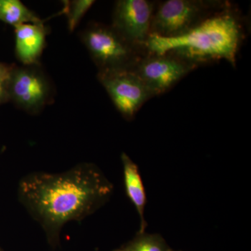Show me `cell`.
Here are the masks:
<instances>
[{
  "mask_svg": "<svg viewBox=\"0 0 251 251\" xmlns=\"http://www.w3.org/2000/svg\"><path fill=\"white\" fill-rule=\"evenodd\" d=\"M94 2V0H75L66 3L64 12L67 16L69 31L75 30L81 19Z\"/></svg>",
  "mask_w": 251,
  "mask_h": 251,
  "instance_id": "obj_13",
  "label": "cell"
},
{
  "mask_svg": "<svg viewBox=\"0 0 251 251\" xmlns=\"http://www.w3.org/2000/svg\"><path fill=\"white\" fill-rule=\"evenodd\" d=\"M196 68L171 52H146L131 69L154 97L171 90Z\"/></svg>",
  "mask_w": 251,
  "mask_h": 251,
  "instance_id": "obj_5",
  "label": "cell"
},
{
  "mask_svg": "<svg viewBox=\"0 0 251 251\" xmlns=\"http://www.w3.org/2000/svg\"><path fill=\"white\" fill-rule=\"evenodd\" d=\"M121 159L123 164L126 193L139 214V232H145L148 226L145 219V207L147 204V196L143 180L140 176L139 168L138 165L135 164L126 153H122Z\"/></svg>",
  "mask_w": 251,
  "mask_h": 251,
  "instance_id": "obj_10",
  "label": "cell"
},
{
  "mask_svg": "<svg viewBox=\"0 0 251 251\" xmlns=\"http://www.w3.org/2000/svg\"><path fill=\"white\" fill-rule=\"evenodd\" d=\"M81 39L99 72L131 69L146 53L127 42L111 25H90L81 33Z\"/></svg>",
  "mask_w": 251,
  "mask_h": 251,
  "instance_id": "obj_4",
  "label": "cell"
},
{
  "mask_svg": "<svg viewBox=\"0 0 251 251\" xmlns=\"http://www.w3.org/2000/svg\"><path fill=\"white\" fill-rule=\"evenodd\" d=\"M124 251L122 250L121 248H120V249H116V250H114V251Z\"/></svg>",
  "mask_w": 251,
  "mask_h": 251,
  "instance_id": "obj_16",
  "label": "cell"
},
{
  "mask_svg": "<svg viewBox=\"0 0 251 251\" xmlns=\"http://www.w3.org/2000/svg\"><path fill=\"white\" fill-rule=\"evenodd\" d=\"M9 75H9L0 76V100L4 98L7 92L9 93V92H7L6 90V87H8V80H9Z\"/></svg>",
  "mask_w": 251,
  "mask_h": 251,
  "instance_id": "obj_14",
  "label": "cell"
},
{
  "mask_svg": "<svg viewBox=\"0 0 251 251\" xmlns=\"http://www.w3.org/2000/svg\"><path fill=\"white\" fill-rule=\"evenodd\" d=\"M156 7V3L148 0L117 1L111 26L127 42L146 52L145 46L151 36Z\"/></svg>",
  "mask_w": 251,
  "mask_h": 251,
  "instance_id": "obj_7",
  "label": "cell"
},
{
  "mask_svg": "<svg viewBox=\"0 0 251 251\" xmlns=\"http://www.w3.org/2000/svg\"><path fill=\"white\" fill-rule=\"evenodd\" d=\"M124 251H172L166 240L159 234L138 232L134 237L121 248Z\"/></svg>",
  "mask_w": 251,
  "mask_h": 251,
  "instance_id": "obj_12",
  "label": "cell"
},
{
  "mask_svg": "<svg viewBox=\"0 0 251 251\" xmlns=\"http://www.w3.org/2000/svg\"><path fill=\"white\" fill-rule=\"evenodd\" d=\"M99 82L122 116L130 120L152 94L132 69L99 71Z\"/></svg>",
  "mask_w": 251,
  "mask_h": 251,
  "instance_id": "obj_6",
  "label": "cell"
},
{
  "mask_svg": "<svg viewBox=\"0 0 251 251\" xmlns=\"http://www.w3.org/2000/svg\"><path fill=\"white\" fill-rule=\"evenodd\" d=\"M11 71V70L6 69V68L3 67V66H1V64H0V76L9 75Z\"/></svg>",
  "mask_w": 251,
  "mask_h": 251,
  "instance_id": "obj_15",
  "label": "cell"
},
{
  "mask_svg": "<svg viewBox=\"0 0 251 251\" xmlns=\"http://www.w3.org/2000/svg\"><path fill=\"white\" fill-rule=\"evenodd\" d=\"M242 37L240 19L227 6L183 35L171 39L150 36L145 49L151 53L171 52L197 67L221 59L235 66Z\"/></svg>",
  "mask_w": 251,
  "mask_h": 251,
  "instance_id": "obj_2",
  "label": "cell"
},
{
  "mask_svg": "<svg viewBox=\"0 0 251 251\" xmlns=\"http://www.w3.org/2000/svg\"><path fill=\"white\" fill-rule=\"evenodd\" d=\"M14 28L18 59L26 66L36 64L45 47L46 28L34 24H23Z\"/></svg>",
  "mask_w": 251,
  "mask_h": 251,
  "instance_id": "obj_9",
  "label": "cell"
},
{
  "mask_svg": "<svg viewBox=\"0 0 251 251\" xmlns=\"http://www.w3.org/2000/svg\"><path fill=\"white\" fill-rule=\"evenodd\" d=\"M8 88L10 97L18 106L29 113L40 111L50 95L49 82L35 68H18L11 71Z\"/></svg>",
  "mask_w": 251,
  "mask_h": 251,
  "instance_id": "obj_8",
  "label": "cell"
},
{
  "mask_svg": "<svg viewBox=\"0 0 251 251\" xmlns=\"http://www.w3.org/2000/svg\"><path fill=\"white\" fill-rule=\"evenodd\" d=\"M172 251H174V250H172Z\"/></svg>",
  "mask_w": 251,
  "mask_h": 251,
  "instance_id": "obj_17",
  "label": "cell"
},
{
  "mask_svg": "<svg viewBox=\"0 0 251 251\" xmlns=\"http://www.w3.org/2000/svg\"><path fill=\"white\" fill-rule=\"evenodd\" d=\"M114 186L98 166L83 163L59 173L39 172L24 176L18 196L40 224L48 242L59 244L61 231L71 221H80L104 205Z\"/></svg>",
  "mask_w": 251,
  "mask_h": 251,
  "instance_id": "obj_1",
  "label": "cell"
},
{
  "mask_svg": "<svg viewBox=\"0 0 251 251\" xmlns=\"http://www.w3.org/2000/svg\"><path fill=\"white\" fill-rule=\"evenodd\" d=\"M0 21L14 27L23 24L44 25L40 18L19 0H0Z\"/></svg>",
  "mask_w": 251,
  "mask_h": 251,
  "instance_id": "obj_11",
  "label": "cell"
},
{
  "mask_svg": "<svg viewBox=\"0 0 251 251\" xmlns=\"http://www.w3.org/2000/svg\"><path fill=\"white\" fill-rule=\"evenodd\" d=\"M227 4L203 0H167L156 6L151 35L166 39L177 37L202 23Z\"/></svg>",
  "mask_w": 251,
  "mask_h": 251,
  "instance_id": "obj_3",
  "label": "cell"
}]
</instances>
